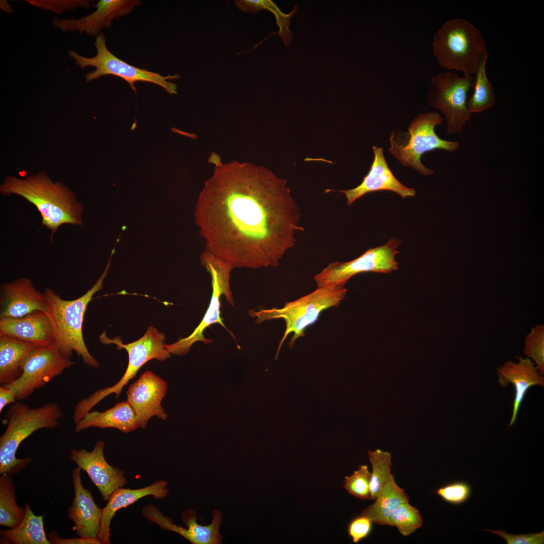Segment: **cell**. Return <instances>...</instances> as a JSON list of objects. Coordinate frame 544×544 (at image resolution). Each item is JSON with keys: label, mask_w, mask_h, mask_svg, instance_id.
I'll return each instance as SVG.
<instances>
[{"label": "cell", "mask_w": 544, "mask_h": 544, "mask_svg": "<svg viewBox=\"0 0 544 544\" xmlns=\"http://www.w3.org/2000/svg\"><path fill=\"white\" fill-rule=\"evenodd\" d=\"M217 155L198 197L195 221L206 249L233 268L276 266L303 232L287 181L263 166Z\"/></svg>", "instance_id": "cell-1"}, {"label": "cell", "mask_w": 544, "mask_h": 544, "mask_svg": "<svg viewBox=\"0 0 544 544\" xmlns=\"http://www.w3.org/2000/svg\"><path fill=\"white\" fill-rule=\"evenodd\" d=\"M5 195H18L34 205L40 213L42 224L51 231V240L58 228L65 224L81 226L83 206L75 194L63 184L53 182L40 172L25 179L7 177L0 186Z\"/></svg>", "instance_id": "cell-2"}, {"label": "cell", "mask_w": 544, "mask_h": 544, "mask_svg": "<svg viewBox=\"0 0 544 544\" xmlns=\"http://www.w3.org/2000/svg\"><path fill=\"white\" fill-rule=\"evenodd\" d=\"M113 249L106 268L94 285L85 294L75 299H62L54 290L47 288L44 295L47 302L46 313L52 325L55 346L62 353L71 358L73 352L81 357L84 363L94 368L99 366L98 361L90 353L85 344L83 325L87 306L96 292L103 288V281L108 274Z\"/></svg>", "instance_id": "cell-3"}, {"label": "cell", "mask_w": 544, "mask_h": 544, "mask_svg": "<svg viewBox=\"0 0 544 544\" xmlns=\"http://www.w3.org/2000/svg\"><path fill=\"white\" fill-rule=\"evenodd\" d=\"M63 412L56 402L36 408L15 402L5 418L7 428L0 437V473H18L31 462V457L18 459L16 453L21 443L35 431L57 427Z\"/></svg>", "instance_id": "cell-4"}, {"label": "cell", "mask_w": 544, "mask_h": 544, "mask_svg": "<svg viewBox=\"0 0 544 544\" xmlns=\"http://www.w3.org/2000/svg\"><path fill=\"white\" fill-rule=\"evenodd\" d=\"M347 289L344 285L328 286L317 288L293 301L285 303L281 308L250 310L248 314L260 324L264 321L283 319L286 328L279 345L276 359L284 341L293 334L289 343L292 348L296 339L305 335L306 329L315 323L323 311L338 306L345 297Z\"/></svg>", "instance_id": "cell-5"}, {"label": "cell", "mask_w": 544, "mask_h": 544, "mask_svg": "<svg viewBox=\"0 0 544 544\" xmlns=\"http://www.w3.org/2000/svg\"><path fill=\"white\" fill-rule=\"evenodd\" d=\"M433 53L438 63L448 70L474 74L488 56L485 40L473 25L461 18L445 22L433 36Z\"/></svg>", "instance_id": "cell-6"}, {"label": "cell", "mask_w": 544, "mask_h": 544, "mask_svg": "<svg viewBox=\"0 0 544 544\" xmlns=\"http://www.w3.org/2000/svg\"><path fill=\"white\" fill-rule=\"evenodd\" d=\"M443 118L435 112L419 114L411 122L408 131L391 132L389 138V152L403 166L410 167L424 175H431L434 171L421 162V157L435 150L453 152L459 147V142L440 138L435 131Z\"/></svg>", "instance_id": "cell-7"}, {"label": "cell", "mask_w": 544, "mask_h": 544, "mask_svg": "<svg viewBox=\"0 0 544 544\" xmlns=\"http://www.w3.org/2000/svg\"><path fill=\"white\" fill-rule=\"evenodd\" d=\"M200 261L211 276L213 290L211 301L202 320L191 334L173 344L166 345L168 352L172 354L186 355L197 342H201L205 344L212 343V340L204 337V330L216 323L226 328L221 317V297L224 295L228 303L231 305L234 304L230 287V273L233 268L206 249L201 253Z\"/></svg>", "instance_id": "cell-8"}, {"label": "cell", "mask_w": 544, "mask_h": 544, "mask_svg": "<svg viewBox=\"0 0 544 544\" xmlns=\"http://www.w3.org/2000/svg\"><path fill=\"white\" fill-rule=\"evenodd\" d=\"M472 76L459 77L451 72L439 73L429 82L428 104L445 116L447 134L461 132L471 115L467 106V93L473 86Z\"/></svg>", "instance_id": "cell-9"}, {"label": "cell", "mask_w": 544, "mask_h": 544, "mask_svg": "<svg viewBox=\"0 0 544 544\" xmlns=\"http://www.w3.org/2000/svg\"><path fill=\"white\" fill-rule=\"evenodd\" d=\"M165 335L153 326L148 327L145 334L139 339L126 344L115 338L112 343L119 349H125L128 356V363L121 379L111 387L101 389L87 398L79 402L80 409L84 413L91 411L93 406L108 395L112 393L118 397L122 388L137 375L138 371L146 363L152 359L165 361L171 357L166 348Z\"/></svg>", "instance_id": "cell-10"}, {"label": "cell", "mask_w": 544, "mask_h": 544, "mask_svg": "<svg viewBox=\"0 0 544 544\" xmlns=\"http://www.w3.org/2000/svg\"><path fill=\"white\" fill-rule=\"evenodd\" d=\"M94 45L97 50V54L93 57L83 56L73 50H70L69 52V55L74 59L81 67L85 68L89 66L95 67L94 71L86 75V82L97 79L102 76L113 75L124 80L133 89H135L134 84L135 82L143 81L158 85L170 93L176 92L175 85L167 80L179 77L177 75L163 76L159 74L129 64L120 59L107 48L106 38L103 33L98 34Z\"/></svg>", "instance_id": "cell-11"}, {"label": "cell", "mask_w": 544, "mask_h": 544, "mask_svg": "<svg viewBox=\"0 0 544 544\" xmlns=\"http://www.w3.org/2000/svg\"><path fill=\"white\" fill-rule=\"evenodd\" d=\"M74 364L55 346H37L25 358L21 375L11 383L3 385L13 390L17 400H25Z\"/></svg>", "instance_id": "cell-12"}, {"label": "cell", "mask_w": 544, "mask_h": 544, "mask_svg": "<svg viewBox=\"0 0 544 544\" xmlns=\"http://www.w3.org/2000/svg\"><path fill=\"white\" fill-rule=\"evenodd\" d=\"M400 243V240L391 238L383 245L369 248L353 260L331 262L316 275L314 280L317 287L345 286L351 278L360 273H388L397 270L398 263L395 260V255L399 252L397 247Z\"/></svg>", "instance_id": "cell-13"}, {"label": "cell", "mask_w": 544, "mask_h": 544, "mask_svg": "<svg viewBox=\"0 0 544 544\" xmlns=\"http://www.w3.org/2000/svg\"><path fill=\"white\" fill-rule=\"evenodd\" d=\"M167 389L166 382L149 370L129 386L126 401L133 409L141 428L145 429L153 416L163 420L167 419V415L161 406Z\"/></svg>", "instance_id": "cell-14"}, {"label": "cell", "mask_w": 544, "mask_h": 544, "mask_svg": "<svg viewBox=\"0 0 544 544\" xmlns=\"http://www.w3.org/2000/svg\"><path fill=\"white\" fill-rule=\"evenodd\" d=\"M142 514L146 519L157 524L162 529L177 533L193 544L222 543V536L219 532L222 514L218 510L213 511V520L208 525H202L197 523L196 514L194 510H186L182 513L181 518L187 528L174 524L171 518L164 516L158 508L152 504L144 506Z\"/></svg>", "instance_id": "cell-15"}, {"label": "cell", "mask_w": 544, "mask_h": 544, "mask_svg": "<svg viewBox=\"0 0 544 544\" xmlns=\"http://www.w3.org/2000/svg\"><path fill=\"white\" fill-rule=\"evenodd\" d=\"M104 446V441L100 440L90 452L83 448L74 449L70 452V458L87 472L103 499L106 501L113 491L123 487L127 482L124 472L110 465L105 460Z\"/></svg>", "instance_id": "cell-16"}, {"label": "cell", "mask_w": 544, "mask_h": 544, "mask_svg": "<svg viewBox=\"0 0 544 544\" xmlns=\"http://www.w3.org/2000/svg\"><path fill=\"white\" fill-rule=\"evenodd\" d=\"M44 294L37 290L31 280L20 278L0 288V318H18L36 311L46 312Z\"/></svg>", "instance_id": "cell-17"}, {"label": "cell", "mask_w": 544, "mask_h": 544, "mask_svg": "<svg viewBox=\"0 0 544 544\" xmlns=\"http://www.w3.org/2000/svg\"><path fill=\"white\" fill-rule=\"evenodd\" d=\"M137 0H101L96 5V10L92 14L78 19L59 20L53 18L52 25L60 29L63 32L78 30L81 33L95 36L104 27L111 26L115 18L123 16L132 12L139 5Z\"/></svg>", "instance_id": "cell-18"}, {"label": "cell", "mask_w": 544, "mask_h": 544, "mask_svg": "<svg viewBox=\"0 0 544 544\" xmlns=\"http://www.w3.org/2000/svg\"><path fill=\"white\" fill-rule=\"evenodd\" d=\"M372 149L374 160L362 182L354 188L339 191L345 195L347 205L367 193L379 190L392 191L402 198L414 196L415 190L403 185L393 174L385 160L383 148L373 146Z\"/></svg>", "instance_id": "cell-19"}, {"label": "cell", "mask_w": 544, "mask_h": 544, "mask_svg": "<svg viewBox=\"0 0 544 544\" xmlns=\"http://www.w3.org/2000/svg\"><path fill=\"white\" fill-rule=\"evenodd\" d=\"M81 468L72 470L74 497L67 509V516L73 521L72 530L81 537L97 538L102 516V509L96 504L91 492L82 483Z\"/></svg>", "instance_id": "cell-20"}, {"label": "cell", "mask_w": 544, "mask_h": 544, "mask_svg": "<svg viewBox=\"0 0 544 544\" xmlns=\"http://www.w3.org/2000/svg\"><path fill=\"white\" fill-rule=\"evenodd\" d=\"M0 336L14 337L37 346H55L52 324L42 311L21 317L0 318Z\"/></svg>", "instance_id": "cell-21"}, {"label": "cell", "mask_w": 544, "mask_h": 544, "mask_svg": "<svg viewBox=\"0 0 544 544\" xmlns=\"http://www.w3.org/2000/svg\"><path fill=\"white\" fill-rule=\"evenodd\" d=\"M519 362L509 361L497 368L498 383L504 388L512 384L515 390L512 417L509 426L515 422L518 411L528 390L532 386L543 387L544 377L528 358L519 357Z\"/></svg>", "instance_id": "cell-22"}, {"label": "cell", "mask_w": 544, "mask_h": 544, "mask_svg": "<svg viewBox=\"0 0 544 544\" xmlns=\"http://www.w3.org/2000/svg\"><path fill=\"white\" fill-rule=\"evenodd\" d=\"M168 483L165 480L154 482L151 485L137 489L118 488L109 496L106 506L102 509V516L97 539L102 544H109L110 523L116 512L139 500L148 496L157 499L165 498L169 492Z\"/></svg>", "instance_id": "cell-23"}, {"label": "cell", "mask_w": 544, "mask_h": 544, "mask_svg": "<svg viewBox=\"0 0 544 544\" xmlns=\"http://www.w3.org/2000/svg\"><path fill=\"white\" fill-rule=\"evenodd\" d=\"M91 427L115 428L126 433L140 427L134 412L129 403L121 401L102 412H89L75 425L77 432Z\"/></svg>", "instance_id": "cell-24"}, {"label": "cell", "mask_w": 544, "mask_h": 544, "mask_svg": "<svg viewBox=\"0 0 544 544\" xmlns=\"http://www.w3.org/2000/svg\"><path fill=\"white\" fill-rule=\"evenodd\" d=\"M37 346L14 337L0 336V383L6 385L22 373L23 362Z\"/></svg>", "instance_id": "cell-25"}, {"label": "cell", "mask_w": 544, "mask_h": 544, "mask_svg": "<svg viewBox=\"0 0 544 544\" xmlns=\"http://www.w3.org/2000/svg\"><path fill=\"white\" fill-rule=\"evenodd\" d=\"M375 500L360 515L368 518L372 523L390 526L391 513L400 504L409 501V497L404 490L396 484L391 474Z\"/></svg>", "instance_id": "cell-26"}, {"label": "cell", "mask_w": 544, "mask_h": 544, "mask_svg": "<svg viewBox=\"0 0 544 544\" xmlns=\"http://www.w3.org/2000/svg\"><path fill=\"white\" fill-rule=\"evenodd\" d=\"M24 517L15 527L0 531L3 538L15 544H50L44 529L43 516H36L28 503Z\"/></svg>", "instance_id": "cell-27"}, {"label": "cell", "mask_w": 544, "mask_h": 544, "mask_svg": "<svg viewBox=\"0 0 544 544\" xmlns=\"http://www.w3.org/2000/svg\"><path fill=\"white\" fill-rule=\"evenodd\" d=\"M0 525L10 528L16 527L23 519L25 508L16 503L15 490L10 474H1Z\"/></svg>", "instance_id": "cell-28"}, {"label": "cell", "mask_w": 544, "mask_h": 544, "mask_svg": "<svg viewBox=\"0 0 544 544\" xmlns=\"http://www.w3.org/2000/svg\"><path fill=\"white\" fill-rule=\"evenodd\" d=\"M487 58L488 56L483 59L474 74V91L467 101V107L471 114L484 111L495 103L493 87L486 74Z\"/></svg>", "instance_id": "cell-29"}, {"label": "cell", "mask_w": 544, "mask_h": 544, "mask_svg": "<svg viewBox=\"0 0 544 544\" xmlns=\"http://www.w3.org/2000/svg\"><path fill=\"white\" fill-rule=\"evenodd\" d=\"M369 460L372 471L370 481L371 499L374 500L381 492L390 475L392 461L391 455L387 451L376 449L368 451Z\"/></svg>", "instance_id": "cell-30"}, {"label": "cell", "mask_w": 544, "mask_h": 544, "mask_svg": "<svg viewBox=\"0 0 544 544\" xmlns=\"http://www.w3.org/2000/svg\"><path fill=\"white\" fill-rule=\"evenodd\" d=\"M390 522V526H396L400 534L407 536L422 526L423 520L419 510L407 501L392 512Z\"/></svg>", "instance_id": "cell-31"}, {"label": "cell", "mask_w": 544, "mask_h": 544, "mask_svg": "<svg viewBox=\"0 0 544 544\" xmlns=\"http://www.w3.org/2000/svg\"><path fill=\"white\" fill-rule=\"evenodd\" d=\"M371 473L367 465H360L358 470L345 478L344 488L351 495L361 499H371Z\"/></svg>", "instance_id": "cell-32"}, {"label": "cell", "mask_w": 544, "mask_h": 544, "mask_svg": "<svg viewBox=\"0 0 544 544\" xmlns=\"http://www.w3.org/2000/svg\"><path fill=\"white\" fill-rule=\"evenodd\" d=\"M524 353L535 362L541 375L544 374V326L537 325L531 328L525 341Z\"/></svg>", "instance_id": "cell-33"}, {"label": "cell", "mask_w": 544, "mask_h": 544, "mask_svg": "<svg viewBox=\"0 0 544 544\" xmlns=\"http://www.w3.org/2000/svg\"><path fill=\"white\" fill-rule=\"evenodd\" d=\"M435 492L444 501L453 505H460L469 498L471 488L467 483L458 481L444 485Z\"/></svg>", "instance_id": "cell-34"}, {"label": "cell", "mask_w": 544, "mask_h": 544, "mask_svg": "<svg viewBox=\"0 0 544 544\" xmlns=\"http://www.w3.org/2000/svg\"><path fill=\"white\" fill-rule=\"evenodd\" d=\"M484 530L498 535L505 540L507 544L544 543V530L538 533L515 535L508 533L501 529L494 530L491 529H486Z\"/></svg>", "instance_id": "cell-35"}, {"label": "cell", "mask_w": 544, "mask_h": 544, "mask_svg": "<svg viewBox=\"0 0 544 544\" xmlns=\"http://www.w3.org/2000/svg\"><path fill=\"white\" fill-rule=\"evenodd\" d=\"M372 522L367 517L360 515L355 517L348 526L349 535L354 543H358L366 538L370 533Z\"/></svg>", "instance_id": "cell-36"}, {"label": "cell", "mask_w": 544, "mask_h": 544, "mask_svg": "<svg viewBox=\"0 0 544 544\" xmlns=\"http://www.w3.org/2000/svg\"><path fill=\"white\" fill-rule=\"evenodd\" d=\"M28 3L36 7L44 9H48L57 13L65 10L74 9L78 7H84L88 8L90 1H27Z\"/></svg>", "instance_id": "cell-37"}, {"label": "cell", "mask_w": 544, "mask_h": 544, "mask_svg": "<svg viewBox=\"0 0 544 544\" xmlns=\"http://www.w3.org/2000/svg\"><path fill=\"white\" fill-rule=\"evenodd\" d=\"M50 544H100L97 538L81 537L75 538H62L55 531H51L47 535Z\"/></svg>", "instance_id": "cell-38"}, {"label": "cell", "mask_w": 544, "mask_h": 544, "mask_svg": "<svg viewBox=\"0 0 544 544\" xmlns=\"http://www.w3.org/2000/svg\"><path fill=\"white\" fill-rule=\"evenodd\" d=\"M15 392L11 388L1 385L0 386V413L8 404L16 402Z\"/></svg>", "instance_id": "cell-39"}]
</instances>
